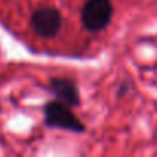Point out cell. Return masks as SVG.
Segmentation results:
<instances>
[{"mask_svg":"<svg viewBox=\"0 0 157 157\" xmlns=\"http://www.w3.org/2000/svg\"><path fill=\"white\" fill-rule=\"evenodd\" d=\"M43 114H45V123L49 128L66 129L71 132H83L85 131V125L72 113L71 106H68L66 103H63L60 100L48 102L43 108Z\"/></svg>","mask_w":157,"mask_h":157,"instance_id":"cell-1","label":"cell"},{"mask_svg":"<svg viewBox=\"0 0 157 157\" xmlns=\"http://www.w3.org/2000/svg\"><path fill=\"white\" fill-rule=\"evenodd\" d=\"M111 0H86L82 8V23L90 33L103 31L113 20Z\"/></svg>","mask_w":157,"mask_h":157,"instance_id":"cell-2","label":"cell"},{"mask_svg":"<svg viewBox=\"0 0 157 157\" xmlns=\"http://www.w3.org/2000/svg\"><path fill=\"white\" fill-rule=\"evenodd\" d=\"M31 26L36 34L45 39H52L62 28V14L51 6L39 8L31 16Z\"/></svg>","mask_w":157,"mask_h":157,"instance_id":"cell-3","label":"cell"},{"mask_svg":"<svg viewBox=\"0 0 157 157\" xmlns=\"http://www.w3.org/2000/svg\"><path fill=\"white\" fill-rule=\"evenodd\" d=\"M49 90L57 97V100L66 103L71 108H75L80 103V94H78L77 85L63 77H54L49 80Z\"/></svg>","mask_w":157,"mask_h":157,"instance_id":"cell-4","label":"cell"}]
</instances>
